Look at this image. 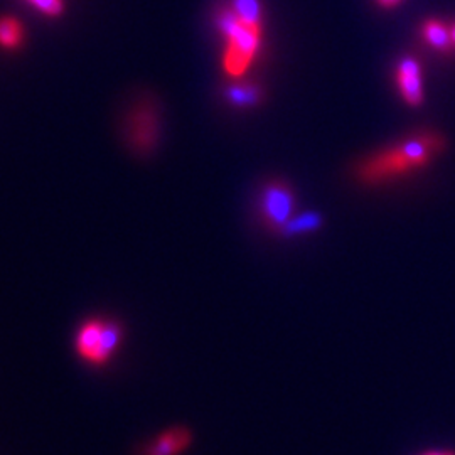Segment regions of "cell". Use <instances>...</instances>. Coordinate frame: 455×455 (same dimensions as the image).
<instances>
[{"instance_id": "cell-1", "label": "cell", "mask_w": 455, "mask_h": 455, "mask_svg": "<svg viewBox=\"0 0 455 455\" xmlns=\"http://www.w3.org/2000/svg\"><path fill=\"white\" fill-rule=\"evenodd\" d=\"M443 150L445 140L439 133H417L366 157L356 169V178L368 186L400 180L427 167Z\"/></svg>"}, {"instance_id": "cell-2", "label": "cell", "mask_w": 455, "mask_h": 455, "mask_svg": "<svg viewBox=\"0 0 455 455\" xmlns=\"http://www.w3.org/2000/svg\"><path fill=\"white\" fill-rule=\"evenodd\" d=\"M263 16L244 14L229 2L218 12V29L223 36L221 65L231 80H240L260 52Z\"/></svg>"}, {"instance_id": "cell-3", "label": "cell", "mask_w": 455, "mask_h": 455, "mask_svg": "<svg viewBox=\"0 0 455 455\" xmlns=\"http://www.w3.org/2000/svg\"><path fill=\"white\" fill-rule=\"evenodd\" d=\"M122 327L114 321L92 319L80 327L75 346L84 361L101 366L112 358L122 341Z\"/></svg>"}, {"instance_id": "cell-4", "label": "cell", "mask_w": 455, "mask_h": 455, "mask_svg": "<svg viewBox=\"0 0 455 455\" xmlns=\"http://www.w3.org/2000/svg\"><path fill=\"white\" fill-rule=\"evenodd\" d=\"M259 210L263 225L282 233L293 218L295 196L292 188L283 180H270L261 189Z\"/></svg>"}, {"instance_id": "cell-5", "label": "cell", "mask_w": 455, "mask_h": 455, "mask_svg": "<svg viewBox=\"0 0 455 455\" xmlns=\"http://www.w3.org/2000/svg\"><path fill=\"white\" fill-rule=\"evenodd\" d=\"M127 124V137L133 148L139 152L152 150L159 139V118L154 105L150 101L137 103Z\"/></svg>"}, {"instance_id": "cell-6", "label": "cell", "mask_w": 455, "mask_h": 455, "mask_svg": "<svg viewBox=\"0 0 455 455\" xmlns=\"http://www.w3.org/2000/svg\"><path fill=\"white\" fill-rule=\"evenodd\" d=\"M395 82L402 100L411 108L422 107L425 101L423 68L415 56H405L395 69Z\"/></svg>"}, {"instance_id": "cell-7", "label": "cell", "mask_w": 455, "mask_h": 455, "mask_svg": "<svg viewBox=\"0 0 455 455\" xmlns=\"http://www.w3.org/2000/svg\"><path fill=\"white\" fill-rule=\"evenodd\" d=\"M193 442V435L186 428H172L154 440L146 455H178L186 451Z\"/></svg>"}, {"instance_id": "cell-8", "label": "cell", "mask_w": 455, "mask_h": 455, "mask_svg": "<svg viewBox=\"0 0 455 455\" xmlns=\"http://www.w3.org/2000/svg\"><path fill=\"white\" fill-rule=\"evenodd\" d=\"M422 37L430 48L439 51L442 54L454 51L451 28L445 26L439 19H428L423 22Z\"/></svg>"}, {"instance_id": "cell-9", "label": "cell", "mask_w": 455, "mask_h": 455, "mask_svg": "<svg viewBox=\"0 0 455 455\" xmlns=\"http://www.w3.org/2000/svg\"><path fill=\"white\" fill-rule=\"evenodd\" d=\"M227 100L240 108H248L257 105L261 100V92L259 86L250 84V83H240V84H231L227 90Z\"/></svg>"}, {"instance_id": "cell-10", "label": "cell", "mask_w": 455, "mask_h": 455, "mask_svg": "<svg viewBox=\"0 0 455 455\" xmlns=\"http://www.w3.org/2000/svg\"><path fill=\"white\" fill-rule=\"evenodd\" d=\"M24 28L14 17H0V46L17 49L22 44Z\"/></svg>"}, {"instance_id": "cell-11", "label": "cell", "mask_w": 455, "mask_h": 455, "mask_svg": "<svg viewBox=\"0 0 455 455\" xmlns=\"http://www.w3.org/2000/svg\"><path fill=\"white\" fill-rule=\"evenodd\" d=\"M323 225V218L315 212H306L299 218H292L287 227L283 228V235H304V233H312L315 229H319V227Z\"/></svg>"}, {"instance_id": "cell-12", "label": "cell", "mask_w": 455, "mask_h": 455, "mask_svg": "<svg viewBox=\"0 0 455 455\" xmlns=\"http://www.w3.org/2000/svg\"><path fill=\"white\" fill-rule=\"evenodd\" d=\"M34 7L49 17L60 16L63 12L65 2L63 0H29Z\"/></svg>"}, {"instance_id": "cell-13", "label": "cell", "mask_w": 455, "mask_h": 455, "mask_svg": "<svg viewBox=\"0 0 455 455\" xmlns=\"http://www.w3.org/2000/svg\"><path fill=\"white\" fill-rule=\"evenodd\" d=\"M381 9H395V7H398V5H402V2L403 0H374Z\"/></svg>"}, {"instance_id": "cell-14", "label": "cell", "mask_w": 455, "mask_h": 455, "mask_svg": "<svg viewBox=\"0 0 455 455\" xmlns=\"http://www.w3.org/2000/svg\"><path fill=\"white\" fill-rule=\"evenodd\" d=\"M449 28H451V36H452V44H454L455 49V22H452V24H451Z\"/></svg>"}, {"instance_id": "cell-15", "label": "cell", "mask_w": 455, "mask_h": 455, "mask_svg": "<svg viewBox=\"0 0 455 455\" xmlns=\"http://www.w3.org/2000/svg\"><path fill=\"white\" fill-rule=\"evenodd\" d=\"M422 455H447V452H437V451H428V452H423Z\"/></svg>"}, {"instance_id": "cell-16", "label": "cell", "mask_w": 455, "mask_h": 455, "mask_svg": "<svg viewBox=\"0 0 455 455\" xmlns=\"http://www.w3.org/2000/svg\"><path fill=\"white\" fill-rule=\"evenodd\" d=\"M447 455H455L454 451H447Z\"/></svg>"}]
</instances>
